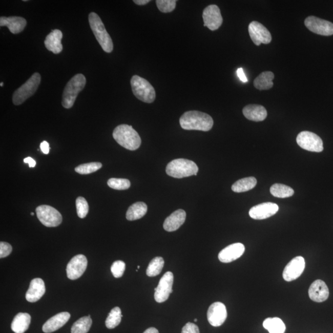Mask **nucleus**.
<instances>
[{
    "label": "nucleus",
    "instance_id": "6",
    "mask_svg": "<svg viewBox=\"0 0 333 333\" xmlns=\"http://www.w3.org/2000/svg\"><path fill=\"white\" fill-rule=\"evenodd\" d=\"M132 89L138 99L147 103H152L156 99V92L151 84L138 75H133L131 81Z\"/></svg>",
    "mask_w": 333,
    "mask_h": 333
},
{
    "label": "nucleus",
    "instance_id": "28",
    "mask_svg": "<svg viewBox=\"0 0 333 333\" xmlns=\"http://www.w3.org/2000/svg\"><path fill=\"white\" fill-rule=\"evenodd\" d=\"M275 75L270 71L263 72L254 81V86L257 89L265 90L272 89L274 86L273 80Z\"/></svg>",
    "mask_w": 333,
    "mask_h": 333
},
{
    "label": "nucleus",
    "instance_id": "8",
    "mask_svg": "<svg viewBox=\"0 0 333 333\" xmlns=\"http://www.w3.org/2000/svg\"><path fill=\"white\" fill-rule=\"evenodd\" d=\"M36 214L38 220L45 226L56 227L63 222L62 215L50 205H39L36 209Z\"/></svg>",
    "mask_w": 333,
    "mask_h": 333
},
{
    "label": "nucleus",
    "instance_id": "2",
    "mask_svg": "<svg viewBox=\"0 0 333 333\" xmlns=\"http://www.w3.org/2000/svg\"><path fill=\"white\" fill-rule=\"evenodd\" d=\"M113 138L121 147L130 151L140 148L141 140L138 132L132 126L122 124L114 130Z\"/></svg>",
    "mask_w": 333,
    "mask_h": 333
},
{
    "label": "nucleus",
    "instance_id": "14",
    "mask_svg": "<svg viewBox=\"0 0 333 333\" xmlns=\"http://www.w3.org/2000/svg\"><path fill=\"white\" fill-rule=\"evenodd\" d=\"M87 257L81 254L75 256L67 265V276L69 279L75 280L82 276L87 268Z\"/></svg>",
    "mask_w": 333,
    "mask_h": 333
},
{
    "label": "nucleus",
    "instance_id": "7",
    "mask_svg": "<svg viewBox=\"0 0 333 333\" xmlns=\"http://www.w3.org/2000/svg\"><path fill=\"white\" fill-rule=\"evenodd\" d=\"M40 82V74L37 72L33 74L25 84L15 91L13 95L14 105L18 106L24 103L36 92Z\"/></svg>",
    "mask_w": 333,
    "mask_h": 333
},
{
    "label": "nucleus",
    "instance_id": "17",
    "mask_svg": "<svg viewBox=\"0 0 333 333\" xmlns=\"http://www.w3.org/2000/svg\"><path fill=\"white\" fill-rule=\"evenodd\" d=\"M279 210V207L273 202H264L251 209L249 216L253 219L263 220L274 216Z\"/></svg>",
    "mask_w": 333,
    "mask_h": 333
},
{
    "label": "nucleus",
    "instance_id": "45",
    "mask_svg": "<svg viewBox=\"0 0 333 333\" xmlns=\"http://www.w3.org/2000/svg\"><path fill=\"white\" fill-rule=\"evenodd\" d=\"M133 2L135 3L136 5H145L150 2V0H134Z\"/></svg>",
    "mask_w": 333,
    "mask_h": 333
},
{
    "label": "nucleus",
    "instance_id": "46",
    "mask_svg": "<svg viewBox=\"0 0 333 333\" xmlns=\"http://www.w3.org/2000/svg\"><path fill=\"white\" fill-rule=\"evenodd\" d=\"M143 333H159V331L155 328H150L147 329Z\"/></svg>",
    "mask_w": 333,
    "mask_h": 333
},
{
    "label": "nucleus",
    "instance_id": "4",
    "mask_svg": "<svg viewBox=\"0 0 333 333\" xmlns=\"http://www.w3.org/2000/svg\"><path fill=\"white\" fill-rule=\"evenodd\" d=\"M86 78L83 74H78L67 84L63 94L62 105L66 109L73 107L77 97L86 85Z\"/></svg>",
    "mask_w": 333,
    "mask_h": 333
},
{
    "label": "nucleus",
    "instance_id": "32",
    "mask_svg": "<svg viewBox=\"0 0 333 333\" xmlns=\"http://www.w3.org/2000/svg\"><path fill=\"white\" fill-rule=\"evenodd\" d=\"M92 325L90 316L84 317L78 320L72 326L71 333H87Z\"/></svg>",
    "mask_w": 333,
    "mask_h": 333
},
{
    "label": "nucleus",
    "instance_id": "1",
    "mask_svg": "<svg viewBox=\"0 0 333 333\" xmlns=\"http://www.w3.org/2000/svg\"><path fill=\"white\" fill-rule=\"evenodd\" d=\"M181 128L187 130H199L208 132L213 128L214 120L210 115L197 111L184 113L180 117Z\"/></svg>",
    "mask_w": 333,
    "mask_h": 333
},
{
    "label": "nucleus",
    "instance_id": "16",
    "mask_svg": "<svg viewBox=\"0 0 333 333\" xmlns=\"http://www.w3.org/2000/svg\"><path fill=\"white\" fill-rule=\"evenodd\" d=\"M209 323L215 327L222 325L227 318L225 305L222 302H216L211 305L207 314Z\"/></svg>",
    "mask_w": 333,
    "mask_h": 333
},
{
    "label": "nucleus",
    "instance_id": "19",
    "mask_svg": "<svg viewBox=\"0 0 333 333\" xmlns=\"http://www.w3.org/2000/svg\"><path fill=\"white\" fill-rule=\"evenodd\" d=\"M329 292L328 286L323 281L317 280L311 283L308 289V296L311 300L316 302H322L328 299Z\"/></svg>",
    "mask_w": 333,
    "mask_h": 333
},
{
    "label": "nucleus",
    "instance_id": "22",
    "mask_svg": "<svg viewBox=\"0 0 333 333\" xmlns=\"http://www.w3.org/2000/svg\"><path fill=\"white\" fill-rule=\"evenodd\" d=\"M186 217L185 211L182 210L175 211L165 220L163 228L169 232L176 231L185 222Z\"/></svg>",
    "mask_w": 333,
    "mask_h": 333
},
{
    "label": "nucleus",
    "instance_id": "36",
    "mask_svg": "<svg viewBox=\"0 0 333 333\" xmlns=\"http://www.w3.org/2000/svg\"><path fill=\"white\" fill-rule=\"evenodd\" d=\"M108 185L114 190H126L129 189L131 183L125 178H113L108 181Z\"/></svg>",
    "mask_w": 333,
    "mask_h": 333
},
{
    "label": "nucleus",
    "instance_id": "11",
    "mask_svg": "<svg viewBox=\"0 0 333 333\" xmlns=\"http://www.w3.org/2000/svg\"><path fill=\"white\" fill-rule=\"evenodd\" d=\"M251 40L254 44L259 46L260 44H270L272 40V35L269 30L257 21L251 22L248 27Z\"/></svg>",
    "mask_w": 333,
    "mask_h": 333
},
{
    "label": "nucleus",
    "instance_id": "50",
    "mask_svg": "<svg viewBox=\"0 0 333 333\" xmlns=\"http://www.w3.org/2000/svg\"><path fill=\"white\" fill-rule=\"evenodd\" d=\"M137 268H138V269L140 268V265H138Z\"/></svg>",
    "mask_w": 333,
    "mask_h": 333
},
{
    "label": "nucleus",
    "instance_id": "29",
    "mask_svg": "<svg viewBox=\"0 0 333 333\" xmlns=\"http://www.w3.org/2000/svg\"><path fill=\"white\" fill-rule=\"evenodd\" d=\"M264 328L267 329L269 333H284L286 325L279 318H268L263 323Z\"/></svg>",
    "mask_w": 333,
    "mask_h": 333
},
{
    "label": "nucleus",
    "instance_id": "39",
    "mask_svg": "<svg viewBox=\"0 0 333 333\" xmlns=\"http://www.w3.org/2000/svg\"><path fill=\"white\" fill-rule=\"evenodd\" d=\"M126 263L122 260L115 261L111 266V270L115 278H120L123 276L126 270Z\"/></svg>",
    "mask_w": 333,
    "mask_h": 333
},
{
    "label": "nucleus",
    "instance_id": "31",
    "mask_svg": "<svg viewBox=\"0 0 333 333\" xmlns=\"http://www.w3.org/2000/svg\"><path fill=\"white\" fill-rule=\"evenodd\" d=\"M270 193L272 195L276 198H289L295 193V191L288 186L283 184H274L270 188Z\"/></svg>",
    "mask_w": 333,
    "mask_h": 333
},
{
    "label": "nucleus",
    "instance_id": "48",
    "mask_svg": "<svg viewBox=\"0 0 333 333\" xmlns=\"http://www.w3.org/2000/svg\"><path fill=\"white\" fill-rule=\"evenodd\" d=\"M30 215H31V216H34V213H30Z\"/></svg>",
    "mask_w": 333,
    "mask_h": 333
},
{
    "label": "nucleus",
    "instance_id": "47",
    "mask_svg": "<svg viewBox=\"0 0 333 333\" xmlns=\"http://www.w3.org/2000/svg\"><path fill=\"white\" fill-rule=\"evenodd\" d=\"M0 86H1V87H3L4 86V84L2 82L1 84H0Z\"/></svg>",
    "mask_w": 333,
    "mask_h": 333
},
{
    "label": "nucleus",
    "instance_id": "3",
    "mask_svg": "<svg viewBox=\"0 0 333 333\" xmlns=\"http://www.w3.org/2000/svg\"><path fill=\"white\" fill-rule=\"evenodd\" d=\"M89 24L97 41L105 52L110 53L113 51V42L105 28L101 18L95 13H91L89 16Z\"/></svg>",
    "mask_w": 333,
    "mask_h": 333
},
{
    "label": "nucleus",
    "instance_id": "41",
    "mask_svg": "<svg viewBox=\"0 0 333 333\" xmlns=\"http://www.w3.org/2000/svg\"><path fill=\"white\" fill-rule=\"evenodd\" d=\"M181 333H200L198 326L189 322L183 326Z\"/></svg>",
    "mask_w": 333,
    "mask_h": 333
},
{
    "label": "nucleus",
    "instance_id": "13",
    "mask_svg": "<svg viewBox=\"0 0 333 333\" xmlns=\"http://www.w3.org/2000/svg\"><path fill=\"white\" fill-rule=\"evenodd\" d=\"M204 26L211 30L219 29L223 23V18L219 7L216 5H211L205 8L202 13Z\"/></svg>",
    "mask_w": 333,
    "mask_h": 333
},
{
    "label": "nucleus",
    "instance_id": "49",
    "mask_svg": "<svg viewBox=\"0 0 333 333\" xmlns=\"http://www.w3.org/2000/svg\"><path fill=\"white\" fill-rule=\"evenodd\" d=\"M194 321H195V322H196L197 321H198V320H197L196 319H195V320H194Z\"/></svg>",
    "mask_w": 333,
    "mask_h": 333
},
{
    "label": "nucleus",
    "instance_id": "15",
    "mask_svg": "<svg viewBox=\"0 0 333 333\" xmlns=\"http://www.w3.org/2000/svg\"><path fill=\"white\" fill-rule=\"evenodd\" d=\"M305 267L304 257L297 256L287 263L283 272V279L286 281H292L298 279L301 276Z\"/></svg>",
    "mask_w": 333,
    "mask_h": 333
},
{
    "label": "nucleus",
    "instance_id": "34",
    "mask_svg": "<svg viewBox=\"0 0 333 333\" xmlns=\"http://www.w3.org/2000/svg\"><path fill=\"white\" fill-rule=\"evenodd\" d=\"M122 311L119 307L113 308L106 320V326L108 329L116 328L121 322L122 320Z\"/></svg>",
    "mask_w": 333,
    "mask_h": 333
},
{
    "label": "nucleus",
    "instance_id": "38",
    "mask_svg": "<svg viewBox=\"0 0 333 333\" xmlns=\"http://www.w3.org/2000/svg\"><path fill=\"white\" fill-rule=\"evenodd\" d=\"M75 203H76L78 216L81 218V219H84V218L87 216L89 211V205L88 204L87 200L83 198V197L80 196L76 199Z\"/></svg>",
    "mask_w": 333,
    "mask_h": 333
},
{
    "label": "nucleus",
    "instance_id": "10",
    "mask_svg": "<svg viewBox=\"0 0 333 333\" xmlns=\"http://www.w3.org/2000/svg\"><path fill=\"white\" fill-rule=\"evenodd\" d=\"M174 283V275L171 272H168L163 275L160 280L154 293V299L158 303H162L168 300L172 293V286Z\"/></svg>",
    "mask_w": 333,
    "mask_h": 333
},
{
    "label": "nucleus",
    "instance_id": "24",
    "mask_svg": "<svg viewBox=\"0 0 333 333\" xmlns=\"http://www.w3.org/2000/svg\"><path fill=\"white\" fill-rule=\"evenodd\" d=\"M27 20L22 17H1L0 26H7L13 34H17L25 29Z\"/></svg>",
    "mask_w": 333,
    "mask_h": 333
},
{
    "label": "nucleus",
    "instance_id": "42",
    "mask_svg": "<svg viewBox=\"0 0 333 333\" xmlns=\"http://www.w3.org/2000/svg\"><path fill=\"white\" fill-rule=\"evenodd\" d=\"M237 74L238 77L239 78H240L241 81H243L244 83L247 82L248 80L246 76V75L244 74L243 68L238 69L237 71Z\"/></svg>",
    "mask_w": 333,
    "mask_h": 333
},
{
    "label": "nucleus",
    "instance_id": "43",
    "mask_svg": "<svg viewBox=\"0 0 333 333\" xmlns=\"http://www.w3.org/2000/svg\"><path fill=\"white\" fill-rule=\"evenodd\" d=\"M40 149L41 151H42V153H43L45 154H48L50 152V144L49 143H48L47 141H44L43 142H41L40 144Z\"/></svg>",
    "mask_w": 333,
    "mask_h": 333
},
{
    "label": "nucleus",
    "instance_id": "9",
    "mask_svg": "<svg viewBox=\"0 0 333 333\" xmlns=\"http://www.w3.org/2000/svg\"><path fill=\"white\" fill-rule=\"evenodd\" d=\"M296 141L302 149L311 152L320 153L323 150V141L316 133L308 131L302 132L297 137Z\"/></svg>",
    "mask_w": 333,
    "mask_h": 333
},
{
    "label": "nucleus",
    "instance_id": "35",
    "mask_svg": "<svg viewBox=\"0 0 333 333\" xmlns=\"http://www.w3.org/2000/svg\"><path fill=\"white\" fill-rule=\"evenodd\" d=\"M102 166V163L98 162L84 163L75 168V171L81 175H88L98 171Z\"/></svg>",
    "mask_w": 333,
    "mask_h": 333
},
{
    "label": "nucleus",
    "instance_id": "26",
    "mask_svg": "<svg viewBox=\"0 0 333 333\" xmlns=\"http://www.w3.org/2000/svg\"><path fill=\"white\" fill-rule=\"evenodd\" d=\"M31 317L27 313H19L14 318L11 329L15 333H24L29 329Z\"/></svg>",
    "mask_w": 333,
    "mask_h": 333
},
{
    "label": "nucleus",
    "instance_id": "21",
    "mask_svg": "<svg viewBox=\"0 0 333 333\" xmlns=\"http://www.w3.org/2000/svg\"><path fill=\"white\" fill-rule=\"evenodd\" d=\"M71 314L69 313H60L51 317L47 321L42 328V330L45 333H50L57 331V329L62 328L65 324L70 319Z\"/></svg>",
    "mask_w": 333,
    "mask_h": 333
},
{
    "label": "nucleus",
    "instance_id": "40",
    "mask_svg": "<svg viewBox=\"0 0 333 333\" xmlns=\"http://www.w3.org/2000/svg\"><path fill=\"white\" fill-rule=\"evenodd\" d=\"M12 251H13V247L10 244L3 241L0 243V257L2 259L10 255Z\"/></svg>",
    "mask_w": 333,
    "mask_h": 333
},
{
    "label": "nucleus",
    "instance_id": "20",
    "mask_svg": "<svg viewBox=\"0 0 333 333\" xmlns=\"http://www.w3.org/2000/svg\"><path fill=\"white\" fill-rule=\"evenodd\" d=\"M46 292L45 284L41 278H35L30 282L29 288L26 295L27 301L30 302H37Z\"/></svg>",
    "mask_w": 333,
    "mask_h": 333
},
{
    "label": "nucleus",
    "instance_id": "44",
    "mask_svg": "<svg viewBox=\"0 0 333 333\" xmlns=\"http://www.w3.org/2000/svg\"><path fill=\"white\" fill-rule=\"evenodd\" d=\"M24 162L27 163H29L30 168H35L36 165L35 160L30 157H27L26 158L24 159Z\"/></svg>",
    "mask_w": 333,
    "mask_h": 333
},
{
    "label": "nucleus",
    "instance_id": "33",
    "mask_svg": "<svg viewBox=\"0 0 333 333\" xmlns=\"http://www.w3.org/2000/svg\"><path fill=\"white\" fill-rule=\"evenodd\" d=\"M163 265H164V260L162 257H155L149 263L147 270V275L150 277L157 276L161 273Z\"/></svg>",
    "mask_w": 333,
    "mask_h": 333
},
{
    "label": "nucleus",
    "instance_id": "25",
    "mask_svg": "<svg viewBox=\"0 0 333 333\" xmlns=\"http://www.w3.org/2000/svg\"><path fill=\"white\" fill-rule=\"evenodd\" d=\"M243 113L246 119L254 122L264 120L267 116V112L261 105H247L243 108Z\"/></svg>",
    "mask_w": 333,
    "mask_h": 333
},
{
    "label": "nucleus",
    "instance_id": "5",
    "mask_svg": "<svg viewBox=\"0 0 333 333\" xmlns=\"http://www.w3.org/2000/svg\"><path fill=\"white\" fill-rule=\"evenodd\" d=\"M198 167L192 160L177 159L172 160L167 165L166 173L169 176L176 178L189 177L196 175Z\"/></svg>",
    "mask_w": 333,
    "mask_h": 333
},
{
    "label": "nucleus",
    "instance_id": "27",
    "mask_svg": "<svg viewBox=\"0 0 333 333\" xmlns=\"http://www.w3.org/2000/svg\"><path fill=\"white\" fill-rule=\"evenodd\" d=\"M147 205L143 202H137L130 205L127 212L126 218L129 221L141 219L147 213Z\"/></svg>",
    "mask_w": 333,
    "mask_h": 333
},
{
    "label": "nucleus",
    "instance_id": "18",
    "mask_svg": "<svg viewBox=\"0 0 333 333\" xmlns=\"http://www.w3.org/2000/svg\"><path fill=\"white\" fill-rule=\"evenodd\" d=\"M245 246L242 243L230 244L220 251L219 254V259L223 263L232 262L243 256Z\"/></svg>",
    "mask_w": 333,
    "mask_h": 333
},
{
    "label": "nucleus",
    "instance_id": "37",
    "mask_svg": "<svg viewBox=\"0 0 333 333\" xmlns=\"http://www.w3.org/2000/svg\"><path fill=\"white\" fill-rule=\"evenodd\" d=\"M157 8L162 13H171L176 7L177 1L175 0H157L156 2Z\"/></svg>",
    "mask_w": 333,
    "mask_h": 333
},
{
    "label": "nucleus",
    "instance_id": "12",
    "mask_svg": "<svg viewBox=\"0 0 333 333\" xmlns=\"http://www.w3.org/2000/svg\"><path fill=\"white\" fill-rule=\"evenodd\" d=\"M305 26L311 32L323 36L333 35V24L316 16H309L305 20Z\"/></svg>",
    "mask_w": 333,
    "mask_h": 333
},
{
    "label": "nucleus",
    "instance_id": "23",
    "mask_svg": "<svg viewBox=\"0 0 333 333\" xmlns=\"http://www.w3.org/2000/svg\"><path fill=\"white\" fill-rule=\"evenodd\" d=\"M63 33L58 29L53 30L45 40V47L54 54H59L63 50L61 40Z\"/></svg>",
    "mask_w": 333,
    "mask_h": 333
},
{
    "label": "nucleus",
    "instance_id": "30",
    "mask_svg": "<svg viewBox=\"0 0 333 333\" xmlns=\"http://www.w3.org/2000/svg\"><path fill=\"white\" fill-rule=\"evenodd\" d=\"M257 181L253 177L242 178L233 184L232 190L235 193L248 192L256 186Z\"/></svg>",
    "mask_w": 333,
    "mask_h": 333
}]
</instances>
